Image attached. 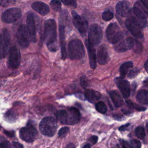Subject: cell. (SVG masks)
<instances>
[{"mask_svg": "<svg viewBox=\"0 0 148 148\" xmlns=\"http://www.w3.org/2000/svg\"><path fill=\"white\" fill-rule=\"evenodd\" d=\"M57 25L54 19H48L44 25V39L48 49L53 52L58 50Z\"/></svg>", "mask_w": 148, "mask_h": 148, "instance_id": "obj_1", "label": "cell"}, {"mask_svg": "<svg viewBox=\"0 0 148 148\" xmlns=\"http://www.w3.org/2000/svg\"><path fill=\"white\" fill-rule=\"evenodd\" d=\"M68 53L69 58L80 60L84 57L85 51L82 42L77 39L71 40L68 46Z\"/></svg>", "mask_w": 148, "mask_h": 148, "instance_id": "obj_2", "label": "cell"}, {"mask_svg": "<svg viewBox=\"0 0 148 148\" xmlns=\"http://www.w3.org/2000/svg\"><path fill=\"white\" fill-rule=\"evenodd\" d=\"M125 24L127 28L130 33L135 38L143 37V27L144 25L134 16H131L125 20Z\"/></svg>", "mask_w": 148, "mask_h": 148, "instance_id": "obj_3", "label": "cell"}, {"mask_svg": "<svg viewBox=\"0 0 148 148\" xmlns=\"http://www.w3.org/2000/svg\"><path fill=\"white\" fill-rule=\"evenodd\" d=\"M57 124L56 119L52 117H46L40 122L39 128L42 134L47 136H53L57 130Z\"/></svg>", "mask_w": 148, "mask_h": 148, "instance_id": "obj_4", "label": "cell"}, {"mask_svg": "<svg viewBox=\"0 0 148 148\" xmlns=\"http://www.w3.org/2000/svg\"><path fill=\"white\" fill-rule=\"evenodd\" d=\"M106 36L111 43H117L123 38V34L119 25L113 23L110 24L106 31Z\"/></svg>", "mask_w": 148, "mask_h": 148, "instance_id": "obj_5", "label": "cell"}, {"mask_svg": "<svg viewBox=\"0 0 148 148\" xmlns=\"http://www.w3.org/2000/svg\"><path fill=\"white\" fill-rule=\"evenodd\" d=\"M102 38V31L97 24H92L88 31V40L94 46L98 45Z\"/></svg>", "mask_w": 148, "mask_h": 148, "instance_id": "obj_6", "label": "cell"}, {"mask_svg": "<svg viewBox=\"0 0 148 148\" xmlns=\"http://www.w3.org/2000/svg\"><path fill=\"white\" fill-rule=\"evenodd\" d=\"M21 16V11L18 8H12L3 12L1 18L6 23H12L18 20Z\"/></svg>", "mask_w": 148, "mask_h": 148, "instance_id": "obj_7", "label": "cell"}, {"mask_svg": "<svg viewBox=\"0 0 148 148\" xmlns=\"http://www.w3.org/2000/svg\"><path fill=\"white\" fill-rule=\"evenodd\" d=\"M72 21L75 27L80 32L82 36H84L87 29H88V23L86 20L80 17L76 12H72Z\"/></svg>", "mask_w": 148, "mask_h": 148, "instance_id": "obj_8", "label": "cell"}, {"mask_svg": "<svg viewBox=\"0 0 148 148\" xmlns=\"http://www.w3.org/2000/svg\"><path fill=\"white\" fill-rule=\"evenodd\" d=\"M37 135L38 132L36 128L29 124L21 128L20 130V138L27 142H33L35 139Z\"/></svg>", "mask_w": 148, "mask_h": 148, "instance_id": "obj_9", "label": "cell"}, {"mask_svg": "<svg viewBox=\"0 0 148 148\" xmlns=\"http://www.w3.org/2000/svg\"><path fill=\"white\" fill-rule=\"evenodd\" d=\"M17 39L18 43L22 48H26L29 45V35L27 26L21 25L17 31Z\"/></svg>", "mask_w": 148, "mask_h": 148, "instance_id": "obj_10", "label": "cell"}, {"mask_svg": "<svg viewBox=\"0 0 148 148\" xmlns=\"http://www.w3.org/2000/svg\"><path fill=\"white\" fill-rule=\"evenodd\" d=\"M133 12L138 18L144 25L146 24V17L148 16V9L140 1L135 3L133 8Z\"/></svg>", "mask_w": 148, "mask_h": 148, "instance_id": "obj_11", "label": "cell"}, {"mask_svg": "<svg viewBox=\"0 0 148 148\" xmlns=\"http://www.w3.org/2000/svg\"><path fill=\"white\" fill-rule=\"evenodd\" d=\"M20 53L18 49L16 46H13L9 53L8 58V66L12 69H16L20 66Z\"/></svg>", "mask_w": 148, "mask_h": 148, "instance_id": "obj_12", "label": "cell"}, {"mask_svg": "<svg viewBox=\"0 0 148 148\" xmlns=\"http://www.w3.org/2000/svg\"><path fill=\"white\" fill-rule=\"evenodd\" d=\"M10 41V34L7 29H3L0 34V59L4 58L7 53Z\"/></svg>", "mask_w": 148, "mask_h": 148, "instance_id": "obj_13", "label": "cell"}, {"mask_svg": "<svg viewBox=\"0 0 148 148\" xmlns=\"http://www.w3.org/2000/svg\"><path fill=\"white\" fill-rule=\"evenodd\" d=\"M27 28L29 35L30 41L34 43L36 42V29L35 21L32 13H29L27 16Z\"/></svg>", "mask_w": 148, "mask_h": 148, "instance_id": "obj_14", "label": "cell"}, {"mask_svg": "<svg viewBox=\"0 0 148 148\" xmlns=\"http://www.w3.org/2000/svg\"><path fill=\"white\" fill-rule=\"evenodd\" d=\"M80 119V113L79 110L71 107L66 110V124L74 125L78 123Z\"/></svg>", "mask_w": 148, "mask_h": 148, "instance_id": "obj_15", "label": "cell"}, {"mask_svg": "<svg viewBox=\"0 0 148 148\" xmlns=\"http://www.w3.org/2000/svg\"><path fill=\"white\" fill-rule=\"evenodd\" d=\"M123 97L128 98L130 95L131 88L129 82L122 77H116L114 80Z\"/></svg>", "mask_w": 148, "mask_h": 148, "instance_id": "obj_16", "label": "cell"}, {"mask_svg": "<svg viewBox=\"0 0 148 148\" xmlns=\"http://www.w3.org/2000/svg\"><path fill=\"white\" fill-rule=\"evenodd\" d=\"M134 39L131 37H128L123 40L121 42H119V43L116 44L114 47V48L117 52L121 53V52H125L131 49L132 47H134Z\"/></svg>", "mask_w": 148, "mask_h": 148, "instance_id": "obj_17", "label": "cell"}, {"mask_svg": "<svg viewBox=\"0 0 148 148\" xmlns=\"http://www.w3.org/2000/svg\"><path fill=\"white\" fill-rule=\"evenodd\" d=\"M97 61L101 65H105L109 61V54L108 49L106 45H102L98 49L97 51Z\"/></svg>", "mask_w": 148, "mask_h": 148, "instance_id": "obj_18", "label": "cell"}, {"mask_svg": "<svg viewBox=\"0 0 148 148\" xmlns=\"http://www.w3.org/2000/svg\"><path fill=\"white\" fill-rule=\"evenodd\" d=\"M85 44L86 48L87 49L90 67L92 69H95L96 68L97 57L94 46L92 45L87 39L85 40Z\"/></svg>", "mask_w": 148, "mask_h": 148, "instance_id": "obj_19", "label": "cell"}, {"mask_svg": "<svg viewBox=\"0 0 148 148\" xmlns=\"http://www.w3.org/2000/svg\"><path fill=\"white\" fill-rule=\"evenodd\" d=\"M117 13L121 17H127L130 13V6L128 2L122 1L119 2L116 6Z\"/></svg>", "mask_w": 148, "mask_h": 148, "instance_id": "obj_20", "label": "cell"}, {"mask_svg": "<svg viewBox=\"0 0 148 148\" xmlns=\"http://www.w3.org/2000/svg\"><path fill=\"white\" fill-rule=\"evenodd\" d=\"M32 8L39 13L41 15H46L50 12V8L46 3L40 2V1H36L32 3L31 5Z\"/></svg>", "mask_w": 148, "mask_h": 148, "instance_id": "obj_21", "label": "cell"}, {"mask_svg": "<svg viewBox=\"0 0 148 148\" xmlns=\"http://www.w3.org/2000/svg\"><path fill=\"white\" fill-rule=\"evenodd\" d=\"M59 32H60V45H61L62 58L64 60H65L66 57V51L65 42V27L62 24H60Z\"/></svg>", "mask_w": 148, "mask_h": 148, "instance_id": "obj_22", "label": "cell"}, {"mask_svg": "<svg viewBox=\"0 0 148 148\" xmlns=\"http://www.w3.org/2000/svg\"><path fill=\"white\" fill-rule=\"evenodd\" d=\"M84 97L87 101L93 103L98 101L101 98V94L97 91L93 90H87L85 91Z\"/></svg>", "mask_w": 148, "mask_h": 148, "instance_id": "obj_23", "label": "cell"}, {"mask_svg": "<svg viewBox=\"0 0 148 148\" xmlns=\"http://www.w3.org/2000/svg\"><path fill=\"white\" fill-rule=\"evenodd\" d=\"M109 95L110 98L116 107H121L124 105V101L120 95V94L116 90H113L110 92Z\"/></svg>", "mask_w": 148, "mask_h": 148, "instance_id": "obj_24", "label": "cell"}, {"mask_svg": "<svg viewBox=\"0 0 148 148\" xmlns=\"http://www.w3.org/2000/svg\"><path fill=\"white\" fill-rule=\"evenodd\" d=\"M136 99L141 104H148V91L147 90H139L136 94Z\"/></svg>", "mask_w": 148, "mask_h": 148, "instance_id": "obj_25", "label": "cell"}, {"mask_svg": "<svg viewBox=\"0 0 148 148\" xmlns=\"http://www.w3.org/2000/svg\"><path fill=\"white\" fill-rule=\"evenodd\" d=\"M133 63L132 61L125 62L123 64L120 68V74L122 78H124L126 76L129 69L132 67Z\"/></svg>", "mask_w": 148, "mask_h": 148, "instance_id": "obj_26", "label": "cell"}, {"mask_svg": "<svg viewBox=\"0 0 148 148\" xmlns=\"http://www.w3.org/2000/svg\"><path fill=\"white\" fill-rule=\"evenodd\" d=\"M17 118V113L15 110L13 109L9 110L4 114V119H5L6 121L9 123H12L15 121Z\"/></svg>", "mask_w": 148, "mask_h": 148, "instance_id": "obj_27", "label": "cell"}, {"mask_svg": "<svg viewBox=\"0 0 148 148\" xmlns=\"http://www.w3.org/2000/svg\"><path fill=\"white\" fill-rule=\"evenodd\" d=\"M56 115L57 119L61 123L66 124V110H58L56 113Z\"/></svg>", "mask_w": 148, "mask_h": 148, "instance_id": "obj_28", "label": "cell"}, {"mask_svg": "<svg viewBox=\"0 0 148 148\" xmlns=\"http://www.w3.org/2000/svg\"><path fill=\"white\" fill-rule=\"evenodd\" d=\"M95 109L98 112H99L101 113H106L107 111V109H108L106 105L102 101L98 102L95 104Z\"/></svg>", "mask_w": 148, "mask_h": 148, "instance_id": "obj_29", "label": "cell"}, {"mask_svg": "<svg viewBox=\"0 0 148 148\" xmlns=\"http://www.w3.org/2000/svg\"><path fill=\"white\" fill-rule=\"evenodd\" d=\"M135 134L136 136L139 139H144L146 135L145 128L141 126H139L136 127V128L135 129Z\"/></svg>", "mask_w": 148, "mask_h": 148, "instance_id": "obj_30", "label": "cell"}, {"mask_svg": "<svg viewBox=\"0 0 148 148\" xmlns=\"http://www.w3.org/2000/svg\"><path fill=\"white\" fill-rule=\"evenodd\" d=\"M102 17L105 21H109L113 17V13L109 10H106L103 12Z\"/></svg>", "mask_w": 148, "mask_h": 148, "instance_id": "obj_31", "label": "cell"}, {"mask_svg": "<svg viewBox=\"0 0 148 148\" xmlns=\"http://www.w3.org/2000/svg\"><path fill=\"white\" fill-rule=\"evenodd\" d=\"M50 5L51 8L56 11H59L61 10V2L59 1H56V0L51 1L50 2Z\"/></svg>", "mask_w": 148, "mask_h": 148, "instance_id": "obj_32", "label": "cell"}, {"mask_svg": "<svg viewBox=\"0 0 148 148\" xmlns=\"http://www.w3.org/2000/svg\"><path fill=\"white\" fill-rule=\"evenodd\" d=\"M128 145L130 148H140L141 143L140 142L136 139H132L128 142Z\"/></svg>", "mask_w": 148, "mask_h": 148, "instance_id": "obj_33", "label": "cell"}, {"mask_svg": "<svg viewBox=\"0 0 148 148\" xmlns=\"http://www.w3.org/2000/svg\"><path fill=\"white\" fill-rule=\"evenodd\" d=\"M127 103L128 104L129 106L132 109H136L138 110H139V111H143L145 110H146V108H144V107H142V106H139L130 101H127Z\"/></svg>", "mask_w": 148, "mask_h": 148, "instance_id": "obj_34", "label": "cell"}, {"mask_svg": "<svg viewBox=\"0 0 148 148\" xmlns=\"http://www.w3.org/2000/svg\"><path fill=\"white\" fill-rule=\"evenodd\" d=\"M62 2L66 6H69L74 8L77 7V3L74 0H63L62 1Z\"/></svg>", "mask_w": 148, "mask_h": 148, "instance_id": "obj_35", "label": "cell"}, {"mask_svg": "<svg viewBox=\"0 0 148 148\" xmlns=\"http://www.w3.org/2000/svg\"><path fill=\"white\" fill-rule=\"evenodd\" d=\"M69 131V128L67 127H64L61 128L58 131L59 136H61V137L65 136L67 135V134L68 133Z\"/></svg>", "mask_w": 148, "mask_h": 148, "instance_id": "obj_36", "label": "cell"}, {"mask_svg": "<svg viewBox=\"0 0 148 148\" xmlns=\"http://www.w3.org/2000/svg\"><path fill=\"white\" fill-rule=\"evenodd\" d=\"M14 2H15V1H12V0L0 1V6L2 7H6L14 3Z\"/></svg>", "mask_w": 148, "mask_h": 148, "instance_id": "obj_37", "label": "cell"}, {"mask_svg": "<svg viewBox=\"0 0 148 148\" xmlns=\"http://www.w3.org/2000/svg\"><path fill=\"white\" fill-rule=\"evenodd\" d=\"M80 85L83 88H87L88 86V82H87V79L86 76H83L81 77L80 78Z\"/></svg>", "mask_w": 148, "mask_h": 148, "instance_id": "obj_38", "label": "cell"}, {"mask_svg": "<svg viewBox=\"0 0 148 148\" xmlns=\"http://www.w3.org/2000/svg\"><path fill=\"white\" fill-rule=\"evenodd\" d=\"M117 147L119 148H129L128 142L123 139H120L119 144H117Z\"/></svg>", "mask_w": 148, "mask_h": 148, "instance_id": "obj_39", "label": "cell"}, {"mask_svg": "<svg viewBox=\"0 0 148 148\" xmlns=\"http://www.w3.org/2000/svg\"><path fill=\"white\" fill-rule=\"evenodd\" d=\"M138 72H139V71H138L137 69H131V70L130 71V72H129L128 77H129V78L134 77L135 76H136L138 75Z\"/></svg>", "mask_w": 148, "mask_h": 148, "instance_id": "obj_40", "label": "cell"}, {"mask_svg": "<svg viewBox=\"0 0 148 148\" xmlns=\"http://www.w3.org/2000/svg\"><path fill=\"white\" fill-rule=\"evenodd\" d=\"M0 148H11L10 143L8 142H3L0 143Z\"/></svg>", "mask_w": 148, "mask_h": 148, "instance_id": "obj_41", "label": "cell"}, {"mask_svg": "<svg viewBox=\"0 0 148 148\" xmlns=\"http://www.w3.org/2000/svg\"><path fill=\"white\" fill-rule=\"evenodd\" d=\"M88 140L90 142V143H91V144L94 145L97 143L98 140V137L95 135H92L88 139Z\"/></svg>", "mask_w": 148, "mask_h": 148, "instance_id": "obj_42", "label": "cell"}, {"mask_svg": "<svg viewBox=\"0 0 148 148\" xmlns=\"http://www.w3.org/2000/svg\"><path fill=\"white\" fill-rule=\"evenodd\" d=\"M4 133L9 137H13L14 136V131H7L5 130Z\"/></svg>", "mask_w": 148, "mask_h": 148, "instance_id": "obj_43", "label": "cell"}, {"mask_svg": "<svg viewBox=\"0 0 148 148\" xmlns=\"http://www.w3.org/2000/svg\"><path fill=\"white\" fill-rule=\"evenodd\" d=\"M12 146L13 148H23V146L22 144L16 142L12 143Z\"/></svg>", "mask_w": 148, "mask_h": 148, "instance_id": "obj_44", "label": "cell"}, {"mask_svg": "<svg viewBox=\"0 0 148 148\" xmlns=\"http://www.w3.org/2000/svg\"><path fill=\"white\" fill-rule=\"evenodd\" d=\"M130 124L128 123V124H125V125H121V127H119V131H125V130H127V128H128V127L130 126Z\"/></svg>", "mask_w": 148, "mask_h": 148, "instance_id": "obj_45", "label": "cell"}, {"mask_svg": "<svg viewBox=\"0 0 148 148\" xmlns=\"http://www.w3.org/2000/svg\"><path fill=\"white\" fill-rule=\"evenodd\" d=\"M141 2L144 5V6L148 9V1H142Z\"/></svg>", "mask_w": 148, "mask_h": 148, "instance_id": "obj_46", "label": "cell"}, {"mask_svg": "<svg viewBox=\"0 0 148 148\" xmlns=\"http://www.w3.org/2000/svg\"><path fill=\"white\" fill-rule=\"evenodd\" d=\"M90 147H91V145L90 143H87L84 144L82 148H90Z\"/></svg>", "mask_w": 148, "mask_h": 148, "instance_id": "obj_47", "label": "cell"}, {"mask_svg": "<svg viewBox=\"0 0 148 148\" xmlns=\"http://www.w3.org/2000/svg\"><path fill=\"white\" fill-rule=\"evenodd\" d=\"M143 85L145 87L148 88V78L146 79L144 82H143Z\"/></svg>", "mask_w": 148, "mask_h": 148, "instance_id": "obj_48", "label": "cell"}, {"mask_svg": "<svg viewBox=\"0 0 148 148\" xmlns=\"http://www.w3.org/2000/svg\"><path fill=\"white\" fill-rule=\"evenodd\" d=\"M145 68L146 72L148 73V60H147L145 64Z\"/></svg>", "mask_w": 148, "mask_h": 148, "instance_id": "obj_49", "label": "cell"}, {"mask_svg": "<svg viewBox=\"0 0 148 148\" xmlns=\"http://www.w3.org/2000/svg\"><path fill=\"white\" fill-rule=\"evenodd\" d=\"M146 130H147V131L148 132V123L146 124Z\"/></svg>", "mask_w": 148, "mask_h": 148, "instance_id": "obj_50", "label": "cell"}, {"mask_svg": "<svg viewBox=\"0 0 148 148\" xmlns=\"http://www.w3.org/2000/svg\"><path fill=\"white\" fill-rule=\"evenodd\" d=\"M1 127L0 126V130H1Z\"/></svg>", "mask_w": 148, "mask_h": 148, "instance_id": "obj_51", "label": "cell"}, {"mask_svg": "<svg viewBox=\"0 0 148 148\" xmlns=\"http://www.w3.org/2000/svg\"><path fill=\"white\" fill-rule=\"evenodd\" d=\"M71 148H75V147H71Z\"/></svg>", "mask_w": 148, "mask_h": 148, "instance_id": "obj_52", "label": "cell"}]
</instances>
